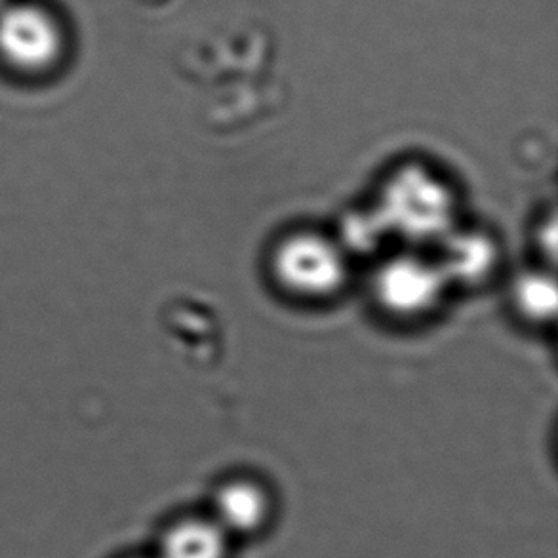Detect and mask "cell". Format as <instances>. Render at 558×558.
<instances>
[{
    "instance_id": "6da1fadb",
    "label": "cell",
    "mask_w": 558,
    "mask_h": 558,
    "mask_svg": "<svg viewBox=\"0 0 558 558\" xmlns=\"http://www.w3.org/2000/svg\"><path fill=\"white\" fill-rule=\"evenodd\" d=\"M453 216L452 191L425 168H402L385 185L381 219L404 236H438L450 229Z\"/></svg>"
},
{
    "instance_id": "7a4b0ae2",
    "label": "cell",
    "mask_w": 558,
    "mask_h": 558,
    "mask_svg": "<svg viewBox=\"0 0 558 558\" xmlns=\"http://www.w3.org/2000/svg\"><path fill=\"white\" fill-rule=\"evenodd\" d=\"M272 272L288 292L305 300L338 294L348 279L343 250L317 233H295L272 254Z\"/></svg>"
},
{
    "instance_id": "3957f363",
    "label": "cell",
    "mask_w": 558,
    "mask_h": 558,
    "mask_svg": "<svg viewBox=\"0 0 558 558\" xmlns=\"http://www.w3.org/2000/svg\"><path fill=\"white\" fill-rule=\"evenodd\" d=\"M445 271L420 257H395L377 271L374 295L400 318H420L437 310L445 290Z\"/></svg>"
},
{
    "instance_id": "277c9868",
    "label": "cell",
    "mask_w": 558,
    "mask_h": 558,
    "mask_svg": "<svg viewBox=\"0 0 558 558\" xmlns=\"http://www.w3.org/2000/svg\"><path fill=\"white\" fill-rule=\"evenodd\" d=\"M61 52L60 29L35 7L0 8V56L14 68L38 71L52 65Z\"/></svg>"
},
{
    "instance_id": "5b68a950",
    "label": "cell",
    "mask_w": 558,
    "mask_h": 558,
    "mask_svg": "<svg viewBox=\"0 0 558 558\" xmlns=\"http://www.w3.org/2000/svg\"><path fill=\"white\" fill-rule=\"evenodd\" d=\"M269 514V498L259 484L233 481L221 486L216 496V517L227 534H250L264 524Z\"/></svg>"
},
{
    "instance_id": "8992f818",
    "label": "cell",
    "mask_w": 558,
    "mask_h": 558,
    "mask_svg": "<svg viewBox=\"0 0 558 558\" xmlns=\"http://www.w3.org/2000/svg\"><path fill=\"white\" fill-rule=\"evenodd\" d=\"M226 530L208 519L178 522L160 544V558H226Z\"/></svg>"
},
{
    "instance_id": "52a82bcc",
    "label": "cell",
    "mask_w": 558,
    "mask_h": 558,
    "mask_svg": "<svg viewBox=\"0 0 558 558\" xmlns=\"http://www.w3.org/2000/svg\"><path fill=\"white\" fill-rule=\"evenodd\" d=\"M496 250L483 234H460L450 242L446 265H452V271L461 279H481L490 271Z\"/></svg>"
},
{
    "instance_id": "ba28073f",
    "label": "cell",
    "mask_w": 558,
    "mask_h": 558,
    "mask_svg": "<svg viewBox=\"0 0 558 558\" xmlns=\"http://www.w3.org/2000/svg\"><path fill=\"white\" fill-rule=\"evenodd\" d=\"M514 300H517L519 310L526 317L534 318V320L553 317L555 305H557L555 282L539 272L526 275L519 280V284L514 288Z\"/></svg>"
},
{
    "instance_id": "9c48e42d",
    "label": "cell",
    "mask_w": 558,
    "mask_h": 558,
    "mask_svg": "<svg viewBox=\"0 0 558 558\" xmlns=\"http://www.w3.org/2000/svg\"><path fill=\"white\" fill-rule=\"evenodd\" d=\"M4 7V0H0V8Z\"/></svg>"
}]
</instances>
